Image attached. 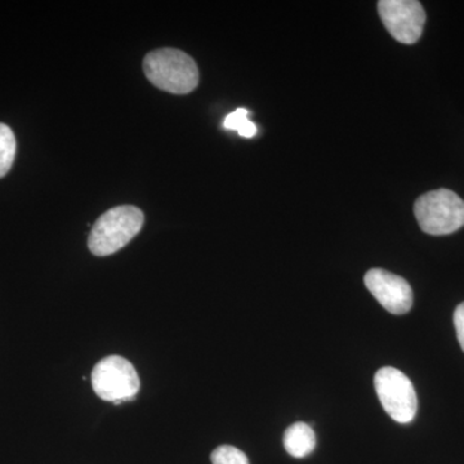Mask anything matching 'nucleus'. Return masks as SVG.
Listing matches in <instances>:
<instances>
[{
    "label": "nucleus",
    "mask_w": 464,
    "mask_h": 464,
    "mask_svg": "<svg viewBox=\"0 0 464 464\" xmlns=\"http://www.w3.org/2000/svg\"><path fill=\"white\" fill-rule=\"evenodd\" d=\"M143 72L155 87L173 94H188L199 84V69L192 57L174 48L150 52Z\"/></svg>",
    "instance_id": "obj_1"
},
{
    "label": "nucleus",
    "mask_w": 464,
    "mask_h": 464,
    "mask_svg": "<svg viewBox=\"0 0 464 464\" xmlns=\"http://www.w3.org/2000/svg\"><path fill=\"white\" fill-rule=\"evenodd\" d=\"M145 216L140 208H112L97 219L88 237V248L97 257L114 255L142 230Z\"/></svg>",
    "instance_id": "obj_2"
},
{
    "label": "nucleus",
    "mask_w": 464,
    "mask_h": 464,
    "mask_svg": "<svg viewBox=\"0 0 464 464\" xmlns=\"http://www.w3.org/2000/svg\"><path fill=\"white\" fill-rule=\"evenodd\" d=\"M414 215L426 234L435 237L453 234L464 226V201L456 192L440 188L418 198Z\"/></svg>",
    "instance_id": "obj_3"
},
{
    "label": "nucleus",
    "mask_w": 464,
    "mask_h": 464,
    "mask_svg": "<svg viewBox=\"0 0 464 464\" xmlns=\"http://www.w3.org/2000/svg\"><path fill=\"white\" fill-rule=\"evenodd\" d=\"M92 389L105 401L115 405L132 401L140 391V377L134 366L121 356H108L94 366Z\"/></svg>",
    "instance_id": "obj_4"
},
{
    "label": "nucleus",
    "mask_w": 464,
    "mask_h": 464,
    "mask_svg": "<svg viewBox=\"0 0 464 464\" xmlns=\"http://www.w3.org/2000/svg\"><path fill=\"white\" fill-rule=\"evenodd\" d=\"M375 391L386 413L398 423H411L417 414L418 400L413 383L392 366L380 369L374 377Z\"/></svg>",
    "instance_id": "obj_5"
},
{
    "label": "nucleus",
    "mask_w": 464,
    "mask_h": 464,
    "mask_svg": "<svg viewBox=\"0 0 464 464\" xmlns=\"http://www.w3.org/2000/svg\"><path fill=\"white\" fill-rule=\"evenodd\" d=\"M378 12L391 35L402 44H414L422 36L426 12L417 0H381Z\"/></svg>",
    "instance_id": "obj_6"
},
{
    "label": "nucleus",
    "mask_w": 464,
    "mask_h": 464,
    "mask_svg": "<svg viewBox=\"0 0 464 464\" xmlns=\"http://www.w3.org/2000/svg\"><path fill=\"white\" fill-rule=\"evenodd\" d=\"M364 282L374 298L393 315H404L413 307V289L404 277L373 268L366 273Z\"/></svg>",
    "instance_id": "obj_7"
},
{
    "label": "nucleus",
    "mask_w": 464,
    "mask_h": 464,
    "mask_svg": "<svg viewBox=\"0 0 464 464\" xmlns=\"http://www.w3.org/2000/svg\"><path fill=\"white\" fill-rule=\"evenodd\" d=\"M284 448L289 456L304 458L316 448V435L307 423L298 422L288 427L284 433Z\"/></svg>",
    "instance_id": "obj_8"
},
{
    "label": "nucleus",
    "mask_w": 464,
    "mask_h": 464,
    "mask_svg": "<svg viewBox=\"0 0 464 464\" xmlns=\"http://www.w3.org/2000/svg\"><path fill=\"white\" fill-rule=\"evenodd\" d=\"M17 142L8 125L0 123V179L11 170L16 158Z\"/></svg>",
    "instance_id": "obj_9"
},
{
    "label": "nucleus",
    "mask_w": 464,
    "mask_h": 464,
    "mask_svg": "<svg viewBox=\"0 0 464 464\" xmlns=\"http://www.w3.org/2000/svg\"><path fill=\"white\" fill-rule=\"evenodd\" d=\"M250 111L248 109L239 108L234 112L226 116L224 127L228 130H237L241 137L252 139L257 134V127L249 121Z\"/></svg>",
    "instance_id": "obj_10"
},
{
    "label": "nucleus",
    "mask_w": 464,
    "mask_h": 464,
    "mask_svg": "<svg viewBox=\"0 0 464 464\" xmlns=\"http://www.w3.org/2000/svg\"><path fill=\"white\" fill-rule=\"evenodd\" d=\"M213 464H250L248 457L237 448L222 445L213 450L210 456Z\"/></svg>",
    "instance_id": "obj_11"
},
{
    "label": "nucleus",
    "mask_w": 464,
    "mask_h": 464,
    "mask_svg": "<svg viewBox=\"0 0 464 464\" xmlns=\"http://www.w3.org/2000/svg\"><path fill=\"white\" fill-rule=\"evenodd\" d=\"M454 325H456L458 341L464 351V302L457 307L456 313H454Z\"/></svg>",
    "instance_id": "obj_12"
}]
</instances>
